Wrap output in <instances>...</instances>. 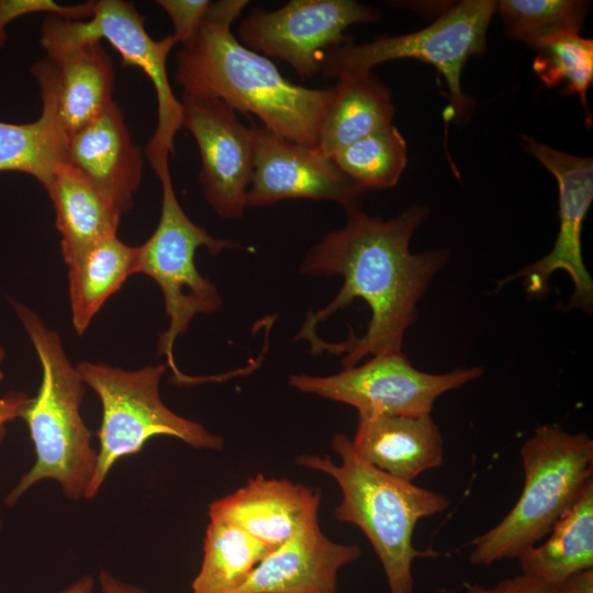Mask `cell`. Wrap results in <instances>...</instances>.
I'll list each match as a JSON object with an SVG mask.
<instances>
[{
  "mask_svg": "<svg viewBox=\"0 0 593 593\" xmlns=\"http://www.w3.org/2000/svg\"><path fill=\"white\" fill-rule=\"evenodd\" d=\"M345 212L346 223L315 243L300 266L305 276H339L343 286L326 306L306 314L295 339L309 342L313 355H344L342 365L350 368L366 356L402 350L417 303L448 253H411V238L428 215L425 206L388 220L359 206Z\"/></svg>",
  "mask_w": 593,
  "mask_h": 593,
  "instance_id": "6da1fadb",
  "label": "cell"
},
{
  "mask_svg": "<svg viewBox=\"0 0 593 593\" xmlns=\"http://www.w3.org/2000/svg\"><path fill=\"white\" fill-rule=\"evenodd\" d=\"M248 3L211 1L193 41L176 54L174 79L182 93L221 100L235 111L254 114L275 135L317 146L334 87L293 83L268 57L244 46L231 26Z\"/></svg>",
  "mask_w": 593,
  "mask_h": 593,
  "instance_id": "7a4b0ae2",
  "label": "cell"
},
{
  "mask_svg": "<svg viewBox=\"0 0 593 593\" xmlns=\"http://www.w3.org/2000/svg\"><path fill=\"white\" fill-rule=\"evenodd\" d=\"M11 303L37 354L42 381L19 416L27 425L36 459L4 503L14 506L27 490L47 479L56 481L67 499H86L98 458L91 446L92 434L80 414L86 384L68 359L58 333L24 304Z\"/></svg>",
  "mask_w": 593,
  "mask_h": 593,
  "instance_id": "3957f363",
  "label": "cell"
},
{
  "mask_svg": "<svg viewBox=\"0 0 593 593\" xmlns=\"http://www.w3.org/2000/svg\"><path fill=\"white\" fill-rule=\"evenodd\" d=\"M332 448L340 463L317 455L300 456L296 462L337 482L342 501L334 510L335 518L357 526L368 538L381 562L389 592L413 593L414 559L438 555L414 547V529L421 519L444 512L449 500L377 469L356 454L345 434L332 438Z\"/></svg>",
  "mask_w": 593,
  "mask_h": 593,
  "instance_id": "277c9868",
  "label": "cell"
},
{
  "mask_svg": "<svg viewBox=\"0 0 593 593\" xmlns=\"http://www.w3.org/2000/svg\"><path fill=\"white\" fill-rule=\"evenodd\" d=\"M521 457L522 493L500 523L471 540L472 564L517 559L548 536L592 481L593 440L585 433L570 434L557 424L540 426L523 444Z\"/></svg>",
  "mask_w": 593,
  "mask_h": 593,
  "instance_id": "5b68a950",
  "label": "cell"
},
{
  "mask_svg": "<svg viewBox=\"0 0 593 593\" xmlns=\"http://www.w3.org/2000/svg\"><path fill=\"white\" fill-rule=\"evenodd\" d=\"M156 176L163 193L160 217L152 236L137 247L135 273L150 277L163 293L169 323L159 336L158 355L165 356L176 382L191 383L193 377L183 374L176 365L175 344L195 315L213 314L222 306L216 286L195 266V253L205 247L217 255L239 244L212 236L186 214L175 193L169 167L160 169Z\"/></svg>",
  "mask_w": 593,
  "mask_h": 593,
  "instance_id": "8992f818",
  "label": "cell"
},
{
  "mask_svg": "<svg viewBox=\"0 0 593 593\" xmlns=\"http://www.w3.org/2000/svg\"><path fill=\"white\" fill-rule=\"evenodd\" d=\"M77 369L102 406L97 468L87 500L98 494L118 460L139 452L155 436L175 437L198 449H222L220 436L165 405L159 394L160 379L166 371L164 365L128 371L83 361Z\"/></svg>",
  "mask_w": 593,
  "mask_h": 593,
  "instance_id": "52a82bcc",
  "label": "cell"
},
{
  "mask_svg": "<svg viewBox=\"0 0 593 593\" xmlns=\"http://www.w3.org/2000/svg\"><path fill=\"white\" fill-rule=\"evenodd\" d=\"M101 40L121 55L123 66L139 68L155 88L157 125L145 154L156 172L169 166L175 136L182 128V104L172 92L167 71L168 56L178 41L174 34L154 40L146 31L144 16L124 0L94 1L87 21L47 14L41 26L40 44L49 58L83 42Z\"/></svg>",
  "mask_w": 593,
  "mask_h": 593,
  "instance_id": "ba28073f",
  "label": "cell"
},
{
  "mask_svg": "<svg viewBox=\"0 0 593 593\" xmlns=\"http://www.w3.org/2000/svg\"><path fill=\"white\" fill-rule=\"evenodd\" d=\"M496 1L465 0L448 8L428 26L398 36H378L363 44L351 42L324 52L321 74L324 78L371 71L379 64L404 58L434 66L449 90L454 115L463 118L472 100L461 89V74L467 60L482 55L486 32Z\"/></svg>",
  "mask_w": 593,
  "mask_h": 593,
  "instance_id": "9c48e42d",
  "label": "cell"
},
{
  "mask_svg": "<svg viewBox=\"0 0 593 593\" xmlns=\"http://www.w3.org/2000/svg\"><path fill=\"white\" fill-rule=\"evenodd\" d=\"M481 367L446 373L416 369L402 350L372 356L360 366L331 376L292 374L289 385L302 392L340 402L358 416L430 414L441 394L479 378Z\"/></svg>",
  "mask_w": 593,
  "mask_h": 593,
  "instance_id": "30bf717a",
  "label": "cell"
},
{
  "mask_svg": "<svg viewBox=\"0 0 593 593\" xmlns=\"http://www.w3.org/2000/svg\"><path fill=\"white\" fill-rule=\"evenodd\" d=\"M379 11L355 0H291L279 9H255L239 24V42L289 64L301 78L321 71L324 52L351 42L345 31L371 23Z\"/></svg>",
  "mask_w": 593,
  "mask_h": 593,
  "instance_id": "8fae6325",
  "label": "cell"
},
{
  "mask_svg": "<svg viewBox=\"0 0 593 593\" xmlns=\"http://www.w3.org/2000/svg\"><path fill=\"white\" fill-rule=\"evenodd\" d=\"M522 146L535 157L555 178L559 193V231L552 249L541 259L500 281L523 279L529 294H545L551 275L566 271L573 292L569 307L591 313L593 307V280L582 256L581 234L583 222L593 201V163L591 157L560 152L532 136H522Z\"/></svg>",
  "mask_w": 593,
  "mask_h": 593,
  "instance_id": "7c38bea8",
  "label": "cell"
},
{
  "mask_svg": "<svg viewBox=\"0 0 593 593\" xmlns=\"http://www.w3.org/2000/svg\"><path fill=\"white\" fill-rule=\"evenodd\" d=\"M182 128L191 133L201 157L199 181L205 200L224 220L246 210L253 172V128L217 99L182 93Z\"/></svg>",
  "mask_w": 593,
  "mask_h": 593,
  "instance_id": "4fadbf2b",
  "label": "cell"
},
{
  "mask_svg": "<svg viewBox=\"0 0 593 593\" xmlns=\"http://www.w3.org/2000/svg\"><path fill=\"white\" fill-rule=\"evenodd\" d=\"M253 172L247 208L272 205L283 200H327L345 211L358 206L361 191L317 146L299 144L251 124Z\"/></svg>",
  "mask_w": 593,
  "mask_h": 593,
  "instance_id": "5bb4252c",
  "label": "cell"
},
{
  "mask_svg": "<svg viewBox=\"0 0 593 593\" xmlns=\"http://www.w3.org/2000/svg\"><path fill=\"white\" fill-rule=\"evenodd\" d=\"M360 555L355 544L328 539L314 517L270 551L231 593H337L338 571Z\"/></svg>",
  "mask_w": 593,
  "mask_h": 593,
  "instance_id": "9a60e30c",
  "label": "cell"
},
{
  "mask_svg": "<svg viewBox=\"0 0 593 593\" xmlns=\"http://www.w3.org/2000/svg\"><path fill=\"white\" fill-rule=\"evenodd\" d=\"M66 161L122 213L131 209L142 180L143 154L115 102L67 136Z\"/></svg>",
  "mask_w": 593,
  "mask_h": 593,
  "instance_id": "2e32d148",
  "label": "cell"
},
{
  "mask_svg": "<svg viewBox=\"0 0 593 593\" xmlns=\"http://www.w3.org/2000/svg\"><path fill=\"white\" fill-rule=\"evenodd\" d=\"M321 493L261 474L209 505L210 519L238 527L272 550L302 524L317 517Z\"/></svg>",
  "mask_w": 593,
  "mask_h": 593,
  "instance_id": "e0dca14e",
  "label": "cell"
},
{
  "mask_svg": "<svg viewBox=\"0 0 593 593\" xmlns=\"http://www.w3.org/2000/svg\"><path fill=\"white\" fill-rule=\"evenodd\" d=\"M350 440L365 461L407 482L444 460L443 435L430 414L358 416Z\"/></svg>",
  "mask_w": 593,
  "mask_h": 593,
  "instance_id": "ac0fdd59",
  "label": "cell"
},
{
  "mask_svg": "<svg viewBox=\"0 0 593 593\" xmlns=\"http://www.w3.org/2000/svg\"><path fill=\"white\" fill-rule=\"evenodd\" d=\"M46 60L57 115L67 136L113 102V65L101 41L83 42Z\"/></svg>",
  "mask_w": 593,
  "mask_h": 593,
  "instance_id": "d6986e66",
  "label": "cell"
},
{
  "mask_svg": "<svg viewBox=\"0 0 593 593\" xmlns=\"http://www.w3.org/2000/svg\"><path fill=\"white\" fill-rule=\"evenodd\" d=\"M42 99V113L31 123L0 121V172L16 171L34 177L43 187L67 164V134L59 122L46 58L31 67Z\"/></svg>",
  "mask_w": 593,
  "mask_h": 593,
  "instance_id": "ffe728a7",
  "label": "cell"
},
{
  "mask_svg": "<svg viewBox=\"0 0 593 593\" xmlns=\"http://www.w3.org/2000/svg\"><path fill=\"white\" fill-rule=\"evenodd\" d=\"M44 189L54 205L66 265L96 243L116 235L122 212L68 164L58 168Z\"/></svg>",
  "mask_w": 593,
  "mask_h": 593,
  "instance_id": "44dd1931",
  "label": "cell"
},
{
  "mask_svg": "<svg viewBox=\"0 0 593 593\" xmlns=\"http://www.w3.org/2000/svg\"><path fill=\"white\" fill-rule=\"evenodd\" d=\"M517 560L522 573L555 586L593 569V480L558 519L545 542L528 548Z\"/></svg>",
  "mask_w": 593,
  "mask_h": 593,
  "instance_id": "7402d4cb",
  "label": "cell"
},
{
  "mask_svg": "<svg viewBox=\"0 0 593 593\" xmlns=\"http://www.w3.org/2000/svg\"><path fill=\"white\" fill-rule=\"evenodd\" d=\"M334 92L317 145L326 156L392 124L391 91L372 71L337 78Z\"/></svg>",
  "mask_w": 593,
  "mask_h": 593,
  "instance_id": "603a6c76",
  "label": "cell"
},
{
  "mask_svg": "<svg viewBox=\"0 0 593 593\" xmlns=\"http://www.w3.org/2000/svg\"><path fill=\"white\" fill-rule=\"evenodd\" d=\"M137 247L107 237L67 265L71 322L82 335L104 302L135 273Z\"/></svg>",
  "mask_w": 593,
  "mask_h": 593,
  "instance_id": "cb8c5ba5",
  "label": "cell"
},
{
  "mask_svg": "<svg viewBox=\"0 0 593 593\" xmlns=\"http://www.w3.org/2000/svg\"><path fill=\"white\" fill-rule=\"evenodd\" d=\"M271 548L228 523L210 519L203 559L191 593H231L240 586Z\"/></svg>",
  "mask_w": 593,
  "mask_h": 593,
  "instance_id": "d4e9b609",
  "label": "cell"
},
{
  "mask_svg": "<svg viewBox=\"0 0 593 593\" xmlns=\"http://www.w3.org/2000/svg\"><path fill=\"white\" fill-rule=\"evenodd\" d=\"M331 158L361 192L388 189L398 183L405 169L406 142L390 124L338 149Z\"/></svg>",
  "mask_w": 593,
  "mask_h": 593,
  "instance_id": "484cf974",
  "label": "cell"
},
{
  "mask_svg": "<svg viewBox=\"0 0 593 593\" xmlns=\"http://www.w3.org/2000/svg\"><path fill=\"white\" fill-rule=\"evenodd\" d=\"M507 35L539 49L564 35L579 34L589 10L580 0H502L496 11Z\"/></svg>",
  "mask_w": 593,
  "mask_h": 593,
  "instance_id": "4316f807",
  "label": "cell"
},
{
  "mask_svg": "<svg viewBox=\"0 0 593 593\" xmlns=\"http://www.w3.org/2000/svg\"><path fill=\"white\" fill-rule=\"evenodd\" d=\"M533 69L549 88L564 85L562 94H578L589 114L586 93L593 81V41L579 34L561 36L538 49Z\"/></svg>",
  "mask_w": 593,
  "mask_h": 593,
  "instance_id": "83f0119b",
  "label": "cell"
},
{
  "mask_svg": "<svg viewBox=\"0 0 593 593\" xmlns=\"http://www.w3.org/2000/svg\"><path fill=\"white\" fill-rule=\"evenodd\" d=\"M93 10L94 1L63 5L54 0H0V48L7 41V25L20 16L45 12L64 19L78 20L91 18Z\"/></svg>",
  "mask_w": 593,
  "mask_h": 593,
  "instance_id": "f1b7e54d",
  "label": "cell"
},
{
  "mask_svg": "<svg viewBox=\"0 0 593 593\" xmlns=\"http://www.w3.org/2000/svg\"><path fill=\"white\" fill-rule=\"evenodd\" d=\"M156 3L170 18L178 44L189 45L205 20L211 1L209 0H157Z\"/></svg>",
  "mask_w": 593,
  "mask_h": 593,
  "instance_id": "f546056e",
  "label": "cell"
},
{
  "mask_svg": "<svg viewBox=\"0 0 593 593\" xmlns=\"http://www.w3.org/2000/svg\"><path fill=\"white\" fill-rule=\"evenodd\" d=\"M466 593H559L558 586L545 583L525 573L506 578L493 586L465 583Z\"/></svg>",
  "mask_w": 593,
  "mask_h": 593,
  "instance_id": "4dcf8cb0",
  "label": "cell"
},
{
  "mask_svg": "<svg viewBox=\"0 0 593 593\" xmlns=\"http://www.w3.org/2000/svg\"><path fill=\"white\" fill-rule=\"evenodd\" d=\"M30 398L26 392L21 391H9L0 396V444L5 437L7 424L19 418Z\"/></svg>",
  "mask_w": 593,
  "mask_h": 593,
  "instance_id": "1f68e13d",
  "label": "cell"
},
{
  "mask_svg": "<svg viewBox=\"0 0 593 593\" xmlns=\"http://www.w3.org/2000/svg\"><path fill=\"white\" fill-rule=\"evenodd\" d=\"M99 584L101 593H148L136 585L115 578L105 570L99 572Z\"/></svg>",
  "mask_w": 593,
  "mask_h": 593,
  "instance_id": "d6a6232c",
  "label": "cell"
},
{
  "mask_svg": "<svg viewBox=\"0 0 593 593\" xmlns=\"http://www.w3.org/2000/svg\"><path fill=\"white\" fill-rule=\"evenodd\" d=\"M558 589L559 593H593V569L570 577Z\"/></svg>",
  "mask_w": 593,
  "mask_h": 593,
  "instance_id": "836d02e7",
  "label": "cell"
},
{
  "mask_svg": "<svg viewBox=\"0 0 593 593\" xmlns=\"http://www.w3.org/2000/svg\"><path fill=\"white\" fill-rule=\"evenodd\" d=\"M94 578L90 574H85L72 581L66 588L55 593H93Z\"/></svg>",
  "mask_w": 593,
  "mask_h": 593,
  "instance_id": "e575fe53",
  "label": "cell"
},
{
  "mask_svg": "<svg viewBox=\"0 0 593 593\" xmlns=\"http://www.w3.org/2000/svg\"><path fill=\"white\" fill-rule=\"evenodd\" d=\"M5 358V350L4 348L0 347V381L3 379V371L1 369L2 362Z\"/></svg>",
  "mask_w": 593,
  "mask_h": 593,
  "instance_id": "d590c367",
  "label": "cell"
},
{
  "mask_svg": "<svg viewBox=\"0 0 593 593\" xmlns=\"http://www.w3.org/2000/svg\"><path fill=\"white\" fill-rule=\"evenodd\" d=\"M2 529V515H1V491H0V533Z\"/></svg>",
  "mask_w": 593,
  "mask_h": 593,
  "instance_id": "8d00e7d4",
  "label": "cell"
}]
</instances>
